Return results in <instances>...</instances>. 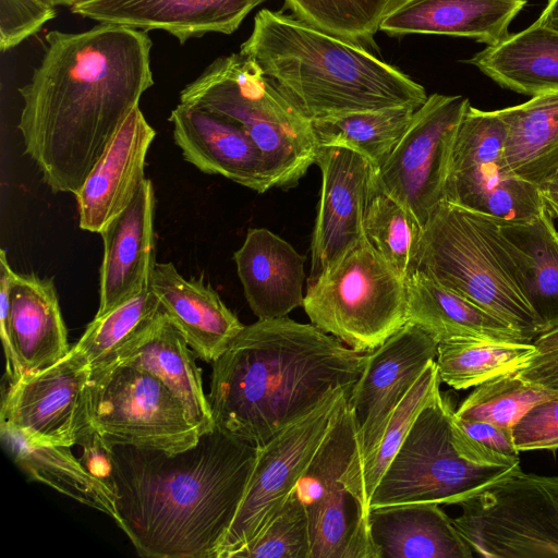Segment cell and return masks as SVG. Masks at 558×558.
<instances>
[{
	"instance_id": "6da1fadb",
	"label": "cell",
	"mask_w": 558,
	"mask_h": 558,
	"mask_svg": "<svg viewBox=\"0 0 558 558\" xmlns=\"http://www.w3.org/2000/svg\"><path fill=\"white\" fill-rule=\"evenodd\" d=\"M23 99L24 153L54 193H75L114 134L154 85L146 32L100 23L49 32Z\"/></svg>"
},
{
	"instance_id": "7a4b0ae2",
	"label": "cell",
	"mask_w": 558,
	"mask_h": 558,
	"mask_svg": "<svg viewBox=\"0 0 558 558\" xmlns=\"http://www.w3.org/2000/svg\"><path fill=\"white\" fill-rule=\"evenodd\" d=\"M117 524L148 558H218L257 448L217 427L182 451L113 446Z\"/></svg>"
},
{
	"instance_id": "3957f363",
	"label": "cell",
	"mask_w": 558,
	"mask_h": 558,
	"mask_svg": "<svg viewBox=\"0 0 558 558\" xmlns=\"http://www.w3.org/2000/svg\"><path fill=\"white\" fill-rule=\"evenodd\" d=\"M366 353L313 324L257 319L213 362L215 427L258 448L335 388L352 390Z\"/></svg>"
},
{
	"instance_id": "277c9868",
	"label": "cell",
	"mask_w": 558,
	"mask_h": 558,
	"mask_svg": "<svg viewBox=\"0 0 558 558\" xmlns=\"http://www.w3.org/2000/svg\"><path fill=\"white\" fill-rule=\"evenodd\" d=\"M240 53L312 122L395 106L420 108L425 88L365 47L264 9Z\"/></svg>"
},
{
	"instance_id": "5b68a950",
	"label": "cell",
	"mask_w": 558,
	"mask_h": 558,
	"mask_svg": "<svg viewBox=\"0 0 558 558\" xmlns=\"http://www.w3.org/2000/svg\"><path fill=\"white\" fill-rule=\"evenodd\" d=\"M180 104L240 124L260 150L272 187L295 186L315 163L313 122L251 59H216L180 93Z\"/></svg>"
},
{
	"instance_id": "8992f818",
	"label": "cell",
	"mask_w": 558,
	"mask_h": 558,
	"mask_svg": "<svg viewBox=\"0 0 558 558\" xmlns=\"http://www.w3.org/2000/svg\"><path fill=\"white\" fill-rule=\"evenodd\" d=\"M418 269L529 340L544 332L522 292L499 220L442 201L424 226Z\"/></svg>"
},
{
	"instance_id": "52a82bcc",
	"label": "cell",
	"mask_w": 558,
	"mask_h": 558,
	"mask_svg": "<svg viewBox=\"0 0 558 558\" xmlns=\"http://www.w3.org/2000/svg\"><path fill=\"white\" fill-rule=\"evenodd\" d=\"M311 323L349 348L369 352L407 323V287L364 238L330 268L308 280Z\"/></svg>"
},
{
	"instance_id": "ba28073f",
	"label": "cell",
	"mask_w": 558,
	"mask_h": 558,
	"mask_svg": "<svg viewBox=\"0 0 558 558\" xmlns=\"http://www.w3.org/2000/svg\"><path fill=\"white\" fill-rule=\"evenodd\" d=\"M459 505L452 522L475 555L558 558V476L518 465Z\"/></svg>"
},
{
	"instance_id": "9c48e42d",
	"label": "cell",
	"mask_w": 558,
	"mask_h": 558,
	"mask_svg": "<svg viewBox=\"0 0 558 558\" xmlns=\"http://www.w3.org/2000/svg\"><path fill=\"white\" fill-rule=\"evenodd\" d=\"M454 412L440 392L416 416L369 500V509L415 502L460 504L514 468L482 466L461 458L450 430Z\"/></svg>"
},
{
	"instance_id": "30bf717a",
	"label": "cell",
	"mask_w": 558,
	"mask_h": 558,
	"mask_svg": "<svg viewBox=\"0 0 558 558\" xmlns=\"http://www.w3.org/2000/svg\"><path fill=\"white\" fill-rule=\"evenodd\" d=\"M86 415L88 424L112 446L174 453L194 446L204 433L162 381L119 363L92 369Z\"/></svg>"
},
{
	"instance_id": "8fae6325",
	"label": "cell",
	"mask_w": 558,
	"mask_h": 558,
	"mask_svg": "<svg viewBox=\"0 0 558 558\" xmlns=\"http://www.w3.org/2000/svg\"><path fill=\"white\" fill-rule=\"evenodd\" d=\"M350 392L347 387L335 388L312 411L257 448L244 496L218 558H229L253 541L282 509L332 428Z\"/></svg>"
},
{
	"instance_id": "7c38bea8",
	"label": "cell",
	"mask_w": 558,
	"mask_h": 558,
	"mask_svg": "<svg viewBox=\"0 0 558 558\" xmlns=\"http://www.w3.org/2000/svg\"><path fill=\"white\" fill-rule=\"evenodd\" d=\"M505 123L495 111L469 106L458 129L444 201L502 223L531 220L545 207L539 189L514 175L504 158Z\"/></svg>"
},
{
	"instance_id": "4fadbf2b",
	"label": "cell",
	"mask_w": 558,
	"mask_h": 558,
	"mask_svg": "<svg viewBox=\"0 0 558 558\" xmlns=\"http://www.w3.org/2000/svg\"><path fill=\"white\" fill-rule=\"evenodd\" d=\"M356 430L345 403L294 488L307 511L311 558H378L359 504L341 483Z\"/></svg>"
},
{
	"instance_id": "5bb4252c",
	"label": "cell",
	"mask_w": 558,
	"mask_h": 558,
	"mask_svg": "<svg viewBox=\"0 0 558 558\" xmlns=\"http://www.w3.org/2000/svg\"><path fill=\"white\" fill-rule=\"evenodd\" d=\"M470 105L461 95L427 96L377 170L378 190L408 207L423 226L444 201L451 150Z\"/></svg>"
},
{
	"instance_id": "9a60e30c",
	"label": "cell",
	"mask_w": 558,
	"mask_h": 558,
	"mask_svg": "<svg viewBox=\"0 0 558 558\" xmlns=\"http://www.w3.org/2000/svg\"><path fill=\"white\" fill-rule=\"evenodd\" d=\"M92 368L73 349L48 367L9 384L0 423L35 444L72 447L88 425L86 388Z\"/></svg>"
},
{
	"instance_id": "2e32d148",
	"label": "cell",
	"mask_w": 558,
	"mask_h": 558,
	"mask_svg": "<svg viewBox=\"0 0 558 558\" xmlns=\"http://www.w3.org/2000/svg\"><path fill=\"white\" fill-rule=\"evenodd\" d=\"M0 329L9 384L70 350L53 280L15 272L0 251Z\"/></svg>"
},
{
	"instance_id": "e0dca14e",
	"label": "cell",
	"mask_w": 558,
	"mask_h": 558,
	"mask_svg": "<svg viewBox=\"0 0 558 558\" xmlns=\"http://www.w3.org/2000/svg\"><path fill=\"white\" fill-rule=\"evenodd\" d=\"M437 348L438 343L427 332L408 322L366 353L347 402L357 425L355 448L348 465L360 463L376 447L396 407L436 359Z\"/></svg>"
},
{
	"instance_id": "ac0fdd59",
	"label": "cell",
	"mask_w": 558,
	"mask_h": 558,
	"mask_svg": "<svg viewBox=\"0 0 558 558\" xmlns=\"http://www.w3.org/2000/svg\"><path fill=\"white\" fill-rule=\"evenodd\" d=\"M315 163L322 172V192L308 280L330 268L364 238L366 215L379 191L377 169L353 149L319 146Z\"/></svg>"
},
{
	"instance_id": "d6986e66",
	"label": "cell",
	"mask_w": 558,
	"mask_h": 558,
	"mask_svg": "<svg viewBox=\"0 0 558 558\" xmlns=\"http://www.w3.org/2000/svg\"><path fill=\"white\" fill-rule=\"evenodd\" d=\"M156 131L136 107L74 193L78 226L100 233L133 201L145 182V160Z\"/></svg>"
},
{
	"instance_id": "ffe728a7",
	"label": "cell",
	"mask_w": 558,
	"mask_h": 558,
	"mask_svg": "<svg viewBox=\"0 0 558 558\" xmlns=\"http://www.w3.org/2000/svg\"><path fill=\"white\" fill-rule=\"evenodd\" d=\"M168 121L183 158L201 172L257 193L272 187L260 150L240 124L183 104L170 112Z\"/></svg>"
},
{
	"instance_id": "44dd1931",
	"label": "cell",
	"mask_w": 558,
	"mask_h": 558,
	"mask_svg": "<svg viewBox=\"0 0 558 558\" xmlns=\"http://www.w3.org/2000/svg\"><path fill=\"white\" fill-rule=\"evenodd\" d=\"M265 0H93L71 8L99 23L165 31L181 45L207 33L230 35Z\"/></svg>"
},
{
	"instance_id": "7402d4cb",
	"label": "cell",
	"mask_w": 558,
	"mask_h": 558,
	"mask_svg": "<svg viewBox=\"0 0 558 558\" xmlns=\"http://www.w3.org/2000/svg\"><path fill=\"white\" fill-rule=\"evenodd\" d=\"M154 214L155 191L146 179L131 204L99 233L104 255L96 315L149 289L156 265Z\"/></svg>"
},
{
	"instance_id": "603a6c76",
	"label": "cell",
	"mask_w": 558,
	"mask_h": 558,
	"mask_svg": "<svg viewBox=\"0 0 558 558\" xmlns=\"http://www.w3.org/2000/svg\"><path fill=\"white\" fill-rule=\"evenodd\" d=\"M149 288L161 311L205 362L217 360L244 328L210 286L185 279L172 263H156Z\"/></svg>"
},
{
	"instance_id": "cb8c5ba5",
	"label": "cell",
	"mask_w": 558,
	"mask_h": 558,
	"mask_svg": "<svg viewBox=\"0 0 558 558\" xmlns=\"http://www.w3.org/2000/svg\"><path fill=\"white\" fill-rule=\"evenodd\" d=\"M233 260L258 319L283 317L303 305L305 257L279 235L265 228L248 229Z\"/></svg>"
},
{
	"instance_id": "d4e9b609",
	"label": "cell",
	"mask_w": 558,
	"mask_h": 558,
	"mask_svg": "<svg viewBox=\"0 0 558 558\" xmlns=\"http://www.w3.org/2000/svg\"><path fill=\"white\" fill-rule=\"evenodd\" d=\"M106 363L131 365L150 373L180 399L204 432L215 428L202 374L190 345L161 310Z\"/></svg>"
},
{
	"instance_id": "484cf974",
	"label": "cell",
	"mask_w": 558,
	"mask_h": 558,
	"mask_svg": "<svg viewBox=\"0 0 558 558\" xmlns=\"http://www.w3.org/2000/svg\"><path fill=\"white\" fill-rule=\"evenodd\" d=\"M526 0H397L379 31L472 38L493 46L509 35V25Z\"/></svg>"
},
{
	"instance_id": "4316f807",
	"label": "cell",
	"mask_w": 558,
	"mask_h": 558,
	"mask_svg": "<svg viewBox=\"0 0 558 558\" xmlns=\"http://www.w3.org/2000/svg\"><path fill=\"white\" fill-rule=\"evenodd\" d=\"M368 527L378 558H471L474 555L439 504L373 508Z\"/></svg>"
},
{
	"instance_id": "83f0119b",
	"label": "cell",
	"mask_w": 558,
	"mask_h": 558,
	"mask_svg": "<svg viewBox=\"0 0 558 558\" xmlns=\"http://www.w3.org/2000/svg\"><path fill=\"white\" fill-rule=\"evenodd\" d=\"M407 318L437 343L456 338L532 342L520 331L417 269L407 280Z\"/></svg>"
},
{
	"instance_id": "f1b7e54d",
	"label": "cell",
	"mask_w": 558,
	"mask_h": 558,
	"mask_svg": "<svg viewBox=\"0 0 558 558\" xmlns=\"http://www.w3.org/2000/svg\"><path fill=\"white\" fill-rule=\"evenodd\" d=\"M506 247L517 269L522 292L544 326H558V230L545 206L531 220L499 221Z\"/></svg>"
},
{
	"instance_id": "f546056e",
	"label": "cell",
	"mask_w": 558,
	"mask_h": 558,
	"mask_svg": "<svg viewBox=\"0 0 558 558\" xmlns=\"http://www.w3.org/2000/svg\"><path fill=\"white\" fill-rule=\"evenodd\" d=\"M499 86L535 96L558 90V32L534 22L468 60Z\"/></svg>"
},
{
	"instance_id": "4dcf8cb0",
	"label": "cell",
	"mask_w": 558,
	"mask_h": 558,
	"mask_svg": "<svg viewBox=\"0 0 558 558\" xmlns=\"http://www.w3.org/2000/svg\"><path fill=\"white\" fill-rule=\"evenodd\" d=\"M506 128L504 158L519 179L539 189L558 172V90L497 110Z\"/></svg>"
},
{
	"instance_id": "1f68e13d",
	"label": "cell",
	"mask_w": 558,
	"mask_h": 558,
	"mask_svg": "<svg viewBox=\"0 0 558 558\" xmlns=\"http://www.w3.org/2000/svg\"><path fill=\"white\" fill-rule=\"evenodd\" d=\"M0 436L7 452L28 477L117 521L114 494L87 473L71 447L32 442L5 423H0Z\"/></svg>"
},
{
	"instance_id": "d6a6232c",
	"label": "cell",
	"mask_w": 558,
	"mask_h": 558,
	"mask_svg": "<svg viewBox=\"0 0 558 558\" xmlns=\"http://www.w3.org/2000/svg\"><path fill=\"white\" fill-rule=\"evenodd\" d=\"M436 360L430 361L393 410L376 447L355 465H348L341 483L356 499L368 527L369 500L380 478L401 447L418 413L440 392Z\"/></svg>"
},
{
	"instance_id": "836d02e7",
	"label": "cell",
	"mask_w": 558,
	"mask_h": 558,
	"mask_svg": "<svg viewBox=\"0 0 558 558\" xmlns=\"http://www.w3.org/2000/svg\"><path fill=\"white\" fill-rule=\"evenodd\" d=\"M536 354L533 342L456 338L438 343L436 363L442 383L468 389L525 367Z\"/></svg>"
},
{
	"instance_id": "e575fe53",
	"label": "cell",
	"mask_w": 558,
	"mask_h": 558,
	"mask_svg": "<svg viewBox=\"0 0 558 558\" xmlns=\"http://www.w3.org/2000/svg\"><path fill=\"white\" fill-rule=\"evenodd\" d=\"M415 108L395 106L313 121L319 146H341L366 157L378 170L407 129Z\"/></svg>"
},
{
	"instance_id": "d590c367",
	"label": "cell",
	"mask_w": 558,
	"mask_h": 558,
	"mask_svg": "<svg viewBox=\"0 0 558 558\" xmlns=\"http://www.w3.org/2000/svg\"><path fill=\"white\" fill-rule=\"evenodd\" d=\"M364 233L375 251L404 280L418 269L424 226L390 195L378 191L374 196Z\"/></svg>"
},
{
	"instance_id": "8d00e7d4",
	"label": "cell",
	"mask_w": 558,
	"mask_h": 558,
	"mask_svg": "<svg viewBox=\"0 0 558 558\" xmlns=\"http://www.w3.org/2000/svg\"><path fill=\"white\" fill-rule=\"evenodd\" d=\"M555 397H558L557 390L531 383L515 371L475 386L454 413L464 420L512 429L531 408Z\"/></svg>"
},
{
	"instance_id": "74e56055",
	"label": "cell",
	"mask_w": 558,
	"mask_h": 558,
	"mask_svg": "<svg viewBox=\"0 0 558 558\" xmlns=\"http://www.w3.org/2000/svg\"><path fill=\"white\" fill-rule=\"evenodd\" d=\"M397 0H284L298 20L363 47Z\"/></svg>"
},
{
	"instance_id": "f35d334b",
	"label": "cell",
	"mask_w": 558,
	"mask_h": 558,
	"mask_svg": "<svg viewBox=\"0 0 558 558\" xmlns=\"http://www.w3.org/2000/svg\"><path fill=\"white\" fill-rule=\"evenodd\" d=\"M160 310V304L150 288L142 291L113 308L95 315L72 348L94 369L106 363Z\"/></svg>"
},
{
	"instance_id": "ab89813d",
	"label": "cell",
	"mask_w": 558,
	"mask_h": 558,
	"mask_svg": "<svg viewBox=\"0 0 558 558\" xmlns=\"http://www.w3.org/2000/svg\"><path fill=\"white\" fill-rule=\"evenodd\" d=\"M311 551L307 511L293 490L264 531L229 558H311Z\"/></svg>"
},
{
	"instance_id": "60d3db41",
	"label": "cell",
	"mask_w": 558,
	"mask_h": 558,
	"mask_svg": "<svg viewBox=\"0 0 558 558\" xmlns=\"http://www.w3.org/2000/svg\"><path fill=\"white\" fill-rule=\"evenodd\" d=\"M454 412L450 418L451 440L461 458L482 466L520 465L511 429L488 422L464 420Z\"/></svg>"
},
{
	"instance_id": "b9f144b4",
	"label": "cell",
	"mask_w": 558,
	"mask_h": 558,
	"mask_svg": "<svg viewBox=\"0 0 558 558\" xmlns=\"http://www.w3.org/2000/svg\"><path fill=\"white\" fill-rule=\"evenodd\" d=\"M54 0H0V50L12 49L56 16Z\"/></svg>"
},
{
	"instance_id": "7bdbcfd3",
	"label": "cell",
	"mask_w": 558,
	"mask_h": 558,
	"mask_svg": "<svg viewBox=\"0 0 558 558\" xmlns=\"http://www.w3.org/2000/svg\"><path fill=\"white\" fill-rule=\"evenodd\" d=\"M517 450L558 449V397L531 408L511 429Z\"/></svg>"
},
{
	"instance_id": "ee69618b",
	"label": "cell",
	"mask_w": 558,
	"mask_h": 558,
	"mask_svg": "<svg viewBox=\"0 0 558 558\" xmlns=\"http://www.w3.org/2000/svg\"><path fill=\"white\" fill-rule=\"evenodd\" d=\"M76 445L82 447L78 461L93 477L114 494V450L89 424L81 433Z\"/></svg>"
},
{
	"instance_id": "f6af8a7d",
	"label": "cell",
	"mask_w": 558,
	"mask_h": 558,
	"mask_svg": "<svg viewBox=\"0 0 558 558\" xmlns=\"http://www.w3.org/2000/svg\"><path fill=\"white\" fill-rule=\"evenodd\" d=\"M518 373L531 383L558 391V350L536 354Z\"/></svg>"
},
{
	"instance_id": "bcb514c9",
	"label": "cell",
	"mask_w": 558,
	"mask_h": 558,
	"mask_svg": "<svg viewBox=\"0 0 558 558\" xmlns=\"http://www.w3.org/2000/svg\"><path fill=\"white\" fill-rule=\"evenodd\" d=\"M532 342L538 353L558 350V326L542 332Z\"/></svg>"
},
{
	"instance_id": "7dc6e473",
	"label": "cell",
	"mask_w": 558,
	"mask_h": 558,
	"mask_svg": "<svg viewBox=\"0 0 558 558\" xmlns=\"http://www.w3.org/2000/svg\"><path fill=\"white\" fill-rule=\"evenodd\" d=\"M536 22L558 32V0H548Z\"/></svg>"
},
{
	"instance_id": "c3c4849f",
	"label": "cell",
	"mask_w": 558,
	"mask_h": 558,
	"mask_svg": "<svg viewBox=\"0 0 558 558\" xmlns=\"http://www.w3.org/2000/svg\"><path fill=\"white\" fill-rule=\"evenodd\" d=\"M543 199L558 204V172L539 186Z\"/></svg>"
},
{
	"instance_id": "681fc988",
	"label": "cell",
	"mask_w": 558,
	"mask_h": 558,
	"mask_svg": "<svg viewBox=\"0 0 558 558\" xmlns=\"http://www.w3.org/2000/svg\"><path fill=\"white\" fill-rule=\"evenodd\" d=\"M89 1H93V0H54L57 5H66V7H70V9L77 4H82L85 2H89Z\"/></svg>"
},
{
	"instance_id": "f907efd6",
	"label": "cell",
	"mask_w": 558,
	"mask_h": 558,
	"mask_svg": "<svg viewBox=\"0 0 558 558\" xmlns=\"http://www.w3.org/2000/svg\"><path fill=\"white\" fill-rule=\"evenodd\" d=\"M544 203H545V206L547 207V209L553 215V217L558 219V204L547 201V199H544Z\"/></svg>"
}]
</instances>
